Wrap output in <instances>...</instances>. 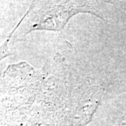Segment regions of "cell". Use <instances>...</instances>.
Listing matches in <instances>:
<instances>
[{
	"mask_svg": "<svg viewBox=\"0 0 126 126\" xmlns=\"http://www.w3.org/2000/svg\"><path fill=\"white\" fill-rule=\"evenodd\" d=\"M23 18H22V19L20 20V21L18 23V25L15 27V29L11 32V34L8 36V38L6 39V40L2 44V45L0 46V61H1L2 59H4V58H6V57H8V56L11 55V53H10V52H9V46H8L9 41H10L11 38L13 36V34H14L15 31L18 29V27H19V25H20L21 24V23L23 22Z\"/></svg>",
	"mask_w": 126,
	"mask_h": 126,
	"instance_id": "obj_2",
	"label": "cell"
},
{
	"mask_svg": "<svg viewBox=\"0 0 126 126\" xmlns=\"http://www.w3.org/2000/svg\"><path fill=\"white\" fill-rule=\"evenodd\" d=\"M37 20L28 27L25 35L34 30H53L62 32L69 19L79 13H91L89 6L84 1H65L52 5Z\"/></svg>",
	"mask_w": 126,
	"mask_h": 126,
	"instance_id": "obj_1",
	"label": "cell"
}]
</instances>
